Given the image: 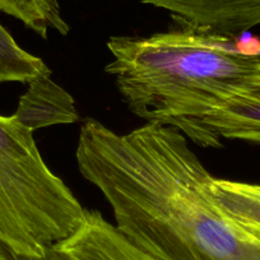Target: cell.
Returning a JSON list of instances; mask_svg holds the SVG:
<instances>
[{
	"mask_svg": "<svg viewBox=\"0 0 260 260\" xmlns=\"http://www.w3.org/2000/svg\"><path fill=\"white\" fill-rule=\"evenodd\" d=\"M212 189L222 208L237 223L260 239V184L214 177Z\"/></svg>",
	"mask_w": 260,
	"mask_h": 260,
	"instance_id": "ba28073f",
	"label": "cell"
},
{
	"mask_svg": "<svg viewBox=\"0 0 260 260\" xmlns=\"http://www.w3.org/2000/svg\"><path fill=\"white\" fill-rule=\"evenodd\" d=\"M187 138L212 148H221L223 138L260 144V76L221 109L199 120Z\"/></svg>",
	"mask_w": 260,
	"mask_h": 260,
	"instance_id": "5b68a950",
	"label": "cell"
},
{
	"mask_svg": "<svg viewBox=\"0 0 260 260\" xmlns=\"http://www.w3.org/2000/svg\"><path fill=\"white\" fill-rule=\"evenodd\" d=\"M86 209L45 164L34 132L0 115V237L21 251L42 254L73 236Z\"/></svg>",
	"mask_w": 260,
	"mask_h": 260,
	"instance_id": "3957f363",
	"label": "cell"
},
{
	"mask_svg": "<svg viewBox=\"0 0 260 260\" xmlns=\"http://www.w3.org/2000/svg\"><path fill=\"white\" fill-rule=\"evenodd\" d=\"M169 12L180 26L237 37L260 26V0H141Z\"/></svg>",
	"mask_w": 260,
	"mask_h": 260,
	"instance_id": "277c9868",
	"label": "cell"
},
{
	"mask_svg": "<svg viewBox=\"0 0 260 260\" xmlns=\"http://www.w3.org/2000/svg\"><path fill=\"white\" fill-rule=\"evenodd\" d=\"M40 77H51L44 60L22 49L11 34L0 24V83H27Z\"/></svg>",
	"mask_w": 260,
	"mask_h": 260,
	"instance_id": "30bf717a",
	"label": "cell"
},
{
	"mask_svg": "<svg viewBox=\"0 0 260 260\" xmlns=\"http://www.w3.org/2000/svg\"><path fill=\"white\" fill-rule=\"evenodd\" d=\"M227 37L180 26L147 37L114 36L106 73L127 109L189 137L260 76V56Z\"/></svg>",
	"mask_w": 260,
	"mask_h": 260,
	"instance_id": "7a4b0ae2",
	"label": "cell"
},
{
	"mask_svg": "<svg viewBox=\"0 0 260 260\" xmlns=\"http://www.w3.org/2000/svg\"><path fill=\"white\" fill-rule=\"evenodd\" d=\"M76 157L116 229L153 259L260 260V239L222 208L214 176L176 127L147 122L119 134L88 117Z\"/></svg>",
	"mask_w": 260,
	"mask_h": 260,
	"instance_id": "6da1fadb",
	"label": "cell"
},
{
	"mask_svg": "<svg viewBox=\"0 0 260 260\" xmlns=\"http://www.w3.org/2000/svg\"><path fill=\"white\" fill-rule=\"evenodd\" d=\"M0 260H74L59 245L47 247L42 254H31L16 249L12 244L0 237Z\"/></svg>",
	"mask_w": 260,
	"mask_h": 260,
	"instance_id": "8fae6325",
	"label": "cell"
},
{
	"mask_svg": "<svg viewBox=\"0 0 260 260\" xmlns=\"http://www.w3.org/2000/svg\"><path fill=\"white\" fill-rule=\"evenodd\" d=\"M251 51H252V52H255V54L259 55V56H260V45H259V46L256 47V49H252Z\"/></svg>",
	"mask_w": 260,
	"mask_h": 260,
	"instance_id": "7c38bea8",
	"label": "cell"
},
{
	"mask_svg": "<svg viewBox=\"0 0 260 260\" xmlns=\"http://www.w3.org/2000/svg\"><path fill=\"white\" fill-rule=\"evenodd\" d=\"M57 245L74 260H156L134 246L97 211H87L81 229Z\"/></svg>",
	"mask_w": 260,
	"mask_h": 260,
	"instance_id": "8992f818",
	"label": "cell"
},
{
	"mask_svg": "<svg viewBox=\"0 0 260 260\" xmlns=\"http://www.w3.org/2000/svg\"><path fill=\"white\" fill-rule=\"evenodd\" d=\"M13 116L31 132L51 125L73 124L79 120L72 94L55 83L51 77H40L29 82Z\"/></svg>",
	"mask_w": 260,
	"mask_h": 260,
	"instance_id": "52a82bcc",
	"label": "cell"
},
{
	"mask_svg": "<svg viewBox=\"0 0 260 260\" xmlns=\"http://www.w3.org/2000/svg\"><path fill=\"white\" fill-rule=\"evenodd\" d=\"M0 11L23 22L44 40L51 31L62 36L71 31L61 14L60 0H0Z\"/></svg>",
	"mask_w": 260,
	"mask_h": 260,
	"instance_id": "9c48e42d",
	"label": "cell"
}]
</instances>
